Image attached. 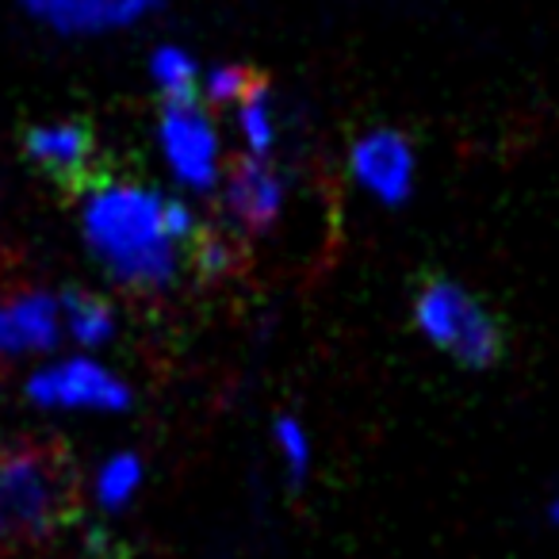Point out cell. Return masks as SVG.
I'll return each instance as SVG.
<instances>
[{"label": "cell", "mask_w": 559, "mask_h": 559, "mask_svg": "<svg viewBox=\"0 0 559 559\" xmlns=\"http://www.w3.org/2000/svg\"><path fill=\"white\" fill-rule=\"evenodd\" d=\"M81 238L93 261L131 292H169L185 241L169 230V195L139 180H100L81 200Z\"/></svg>", "instance_id": "6da1fadb"}, {"label": "cell", "mask_w": 559, "mask_h": 559, "mask_svg": "<svg viewBox=\"0 0 559 559\" xmlns=\"http://www.w3.org/2000/svg\"><path fill=\"white\" fill-rule=\"evenodd\" d=\"M73 506L70 464L55 444L16 441L0 449V548L43 544Z\"/></svg>", "instance_id": "7a4b0ae2"}, {"label": "cell", "mask_w": 559, "mask_h": 559, "mask_svg": "<svg viewBox=\"0 0 559 559\" xmlns=\"http://www.w3.org/2000/svg\"><path fill=\"white\" fill-rule=\"evenodd\" d=\"M414 330L464 372H487L506 353V334L487 304L449 276H433L418 288Z\"/></svg>", "instance_id": "3957f363"}, {"label": "cell", "mask_w": 559, "mask_h": 559, "mask_svg": "<svg viewBox=\"0 0 559 559\" xmlns=\"http://www.w3.org/2000/svg\"><path fill=\"white\" fill-rule=\"evenodd\" d=\"M157 150L185 192H211L223 180V139L200 100H165L157 119Z\"/></svg>", "instance_id": "277c9868"}, {"label": "cell", "mask_w": 559, "mask_h": 559, "mask_svg": "<svg viewBox=\"0 0 559 559\" xmlns=\"http://www.w3.org/2000/svg\"><path fill=\"white\" fill-rule=\"evenodd\" d=\"M24 395L43 411H78V414H123L131 406V388L93 353L62 357L43 365L24 383Z\"/></svg>", "instance_id": "5b68a950"}, {"label": "cell", "mask_w": 559, "mask_h": 559, "mask_svg": "<svg viewBox=\"0 0 559 559\" xmlns=\"http://www.w3.org/2000/svg\"><path fill=\"white\" fill-rule=\"evenodd\" d=\"M349 173L380 207H406L418 192V150L395 127H372L349 146Z\"/></svg>", "instance_id": "8992f818"}, {"label": "cell", "mask_w": 559, "mask_h": 559, "mask_svg": "<svg viewBox=\"0 0 559 559\" xmlns=\"http://www.w3.org/2000/svg\"><path fill=\"white\" fill-rule=\"evenodd\" d=\"M226 223L238 234H269L288 207V177L272 165V157L241 154L218 180Z\"/></svg>", "instance_id": "52a82bcc"}, {"label": "cell", "mask_w": 559, "mask_h": 559, "mask_svg": "<svg viewBox=\"0 0 559 559\" xmlns=\"http://www.w3.org/2000/svg\"><path fill=\"white\" fill-rule=\"evenodd\" d=\"M62 296L24 288L0 296V357H39L62 345Z\"/></svg>", "instance_id": "ba28073f"}, {"label": "cell", "mask_w": 559, "mask_h": 559, "mask_svg": "<svg viewBox=\"0 0 559 559\" xmlns=\"http://www.w3.org/2000/svg\"><path fill=\"white\" fill-rule=\"evenodd\" d=\"M24 12L50 32L70 35H111L139 27L162 9V0H20Z\"/></svg>", "instance_id": "9c48e42d"}, {"label": "cell", "mask_w": 559, "mask_h": 559, "mask_svg": "<svg viewBox=\"0 0 559 559\" xmlns=\"http://www.w3.org/2000/svg\"><path fill=\"white\" fill-rule=\"evenodd\" d=\"M93 131L73 119L66 123H43L32 127L24 134V154L32 165H39L43 173L58 180H73V177H85V169L93 165Z\"/></svg>", "instance_id": "30bf717a"}, {"label": "cell", "mask_w": 559, "mask_h": 559, "mask_svg": "<svg viewBox=\"0 0 559 559\" xmlns=\"http://www.w3.org/2000/svg\"><path fill=\"white\" fill-rule=\"evenodd\" d=\"M62 330L81 349H100V345H108L116 337L119 319L108 299L93 296V292L70 288L62 292Z\"/></svg>", "instance_id": "8fae6325"}, {"label": "cell", "mask_w": 559, "mask_h": 559, "mask_svg": "<svg viewBox=\"0 0 559 559\" xmlns=\"http://www.w3.org/2000/svg\"><path fill=\"white\" fill-rule=\"evenodd\" d=\"M234 123H238V134L249 154L272 157L280 139V119H276V104H272V88L264 81H253V88L234 104Z\"/></svg>", "instance_id": "7c38bea8"}, {"label": "cell", "mask_w": 559, "mask_h": 559, "mask_svg": "<svg viewBox=\"0 0 559 559\" xmlns=\"http://www.w3.org/2000/svg\"><path fill=\"white\" fill-rule=\"evenodd\" d=\"M200 62L192 58V50L165 43L150 55V81L157 85V93L165 100H195L200 96Z\"/></svg>", "instance_id": "4fadbf2b"}, {"label": "cell", "mask_w": 559, "mask_h": 559, "mask_svg": "<svg viewBox=\"0 0 559 559\" xmlns=\"http://www.w3.org/2000/svg\"><path fill=\"white\" fill-rule=\"evenodd\" d=\"M142 479H146V467H142V456L139 452H116V456H108L100 464V472H96V506L108 513H119L127 510V506L134 502V495H139Z\"/></svg>", "instance_id": "5bb4252c"}, {"label": "cell", "mask_w": 559, "mask_h": 559, "mask_svg": "<svg viewBox=\"0 0 559 559\" xmlns=\"http://www.w3.org/2000/svg\"><path fill=\"white\" fill-rule=\"evenodd\" d=\"M272 441H276L280 456H284V467H288V479L296 483H307V475H311V460H314V444H311V433H307V426L299 418H292V414H280L276 421H272Z\"/></svg>", "instance_id": "9a60e30c"}, {"label": "cell", "mask_w": 559, "mask_h": 559, "mask_svg": "<svg viewBox=\"0 0 559 559\" xmlns=\"http://www.w3.org/2000/svg\"><path fill=\"white\" fill-rule=\"evenodd\" d=\"M253 81L257 78L246 66H215V70L200 73V96L215 108H234L253 88Z\"/></svg>", "instance_id": "2e32d148"}, {"label": "cell", "mask_w": 559, "mask_h": 559, "mask_svg": "<svg viewBox=\"0 0 559 559\" xmlns=\"http://www.w3.org/2000/svg\"><path fill=\"white\" fill-rule=\"evenodd\" d=\"M234 269H238V249H234V241L215 238V234L195 238V272H200L203 280H223V276H230Z\"/></svg>", "instance_id": "e0dca14e"}, {"label": "cell", "mask_w": 559, "mask_h": 559, "mask_svg": "<svg viewBox=\"0 0 559 559\" xmlns=\"http://www.w3.org/2000/svg\"><path fill=\"white\" fill-rule=\"evenodd\" d=\"M544 521H548L551 533H559V490L544 502Z\"/></svg>", "instance_id": "ac0fdd59"}]
</instances>
